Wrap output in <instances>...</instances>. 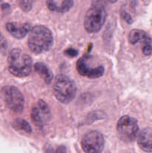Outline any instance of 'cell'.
Segmentation results:
<instances>
[{
  "label": "cell",
  "mask_w": 152,
  "mask_h": 153,
  "mask_svg": "<svg viewBox=\"0 0 152 153\" xmlns=\"http://www.w3.org/2000/svg\"><path fill=\"white\" fill-rule=\"evenodd\" d=\"M53 36L50 30L44 25H36L30 31L28 46L36 54L49 51L53 46Z\"/></svg>",
  "instance_id": "cell-1"
},
{
  "label": "cell",
  "mask_w": 152,
  "mask_h": 153,
  "mask_svg": "<svg viewBox=\"0 0 152 153\" xmlns=\"http://www.w3.org/2000/svg\"><path fill=\"white\" fill-rule=\"evenodd\" d=\"M9 72L16 77L28 76L32 69V59L19 49H13L7 57Z\"/></svg>",
  "instance_id": "cell-2"
},
{
  "label": "cell",
  "mask_w": 152,
  "mask_h": 153,
  "mask_svg": "<svg viewBox=\"0 0 152 153\" xmlns=\"http://www.w3.org/2000/svg\"><path fill=\"white\" fill-rule=\"evenodd\" d=\"M106 9L102 2L93 1L84 17V28L88 33H95L101 30L106 20Z\"/></svg>",
  "instance_id": "cell-3"
},
{
  "label": "cell",
  "mask_w": 152,
  "mask_h": 153,
  "mask_svg": "<svg viewBox=\"0 0 152 153\" xmlns=\"http://www.w3.org/2000/svg\"><path fill=\"white\" fill-rule=\"evenodd\" d=\"M53 94L60 102L63 104L70 102L76 94L74 81L65 75L58 76L54 82Z\"/></svg>",
  "instance_id": "cell-4"
},
{
  "label": "cell",
  "mask_w": 152,
  "mask_h": 153,
  "mask_svg": "<svg viewBox=\"0 0 152 153\" xmlns=\"http://www.w3.org/2000/svg\"><path fill=\"white\" fill-rule=\"evenodd\" d=\"M1 100L7 108L15 113H21L23 111L25 99L21 91L15 86H4L0 92Z\"/></svg>",
  "instance_id": "cell-5"
},
{
  "label": "cell",
  "mask_w": 152,
  "mask_h": 153,
  "mask_svg": "<svg viewBox=\"0 0 152 153\" xmlns=\"http://www.w3.org/2000/svg\"><path fill=\"white\" fill-rule=\"evenodd\" d=\"M116 130L121 140L126 143L133 142L139 132L138 122L135 118L125 115L119 120Z\"/></svg>",
  "instance_id": "cell-6"
},
{
  "label": "cell",
  "mask_w": 152,
  "mask_h": 153,
  "mask_svg": "<svg viewBox=\"0 0 152 153\" xmlns=\"http://www.w3.org/2000/svg\"><path fill=\"white\" fill-rule=\"evenodd\" d=\"M81 147L85 153H101L104 148V138L101 132L90 131L81 140Z\"/></svg>",
  "instance_id": "cell-7"
},
{
  "label": "cell",
  "mask_w": 152,
  "mask_h": 153,
  "mask_svg": "<svg viewBox=\"0 0 152 153\" xmlns=\"http://www.w3.org/2000/svg\"><path fill=\"white\" fill-rule=\"evenodd\" d=\"M31 119L34 123L39 128H42L49 120L51 117V111L49 106L43 100H40L37 105L31 109Z\"/></svg>",
  "instance_id": "cell-8"
},
{
  "label": "cell",
  "mask_w": 152,
  "mask_h": 153,
  "mask_svg": "<svg viewBox=\"0 0 152 153\" xmlns=\"http://www.w3.org/2000/svg\"><path fill=\"white\" fill-rule=\"evenodd\" d=\"M88 60H89V56L82 57L77 60L76 63V69L79 74L89 79H97L103 76L104 73V67L102 65L91 67L88 62Z\"/></svg>",
  "instance_id": "cell-9"
},
{
  "label": "cell",
  "mask_w": 152,
  "mask_h": 153,
  "mask_svg": "<svg viewBox=\"0 0 152 153\" xmlns=\"http://www.w3.org/2000/svg\"><path fill=\"white\" fill-rule=\"evenodd\" d=\"M6 29L13 36L17 39L25 37L28 32L31 31V25L27 23H18V22H8L6 24Z\"/></svg>",
  "instance_id": "cell-10"
},
{
  "label": "cell",
  "mask_w": 152,
  "mask_h": 153,
  "mask_svg": "<svg viewBox=\"0 0 152 153\" xmlns=\"http://www.w3.org/2000/svg\"><path fill=\"white\" fill-rule=\"evenodd\" d=\"M139 146L146 152H152V128L148 127L139 133L137 140Z\"/></svg>",
  "instance_id": "cell-11"
},
{
  "label": "cell",
  "mask_w": 152,
  "mask_h": 153,
  "mask_svg": "<svg viewBox=\"0 0 152 153\" xmlns=\"http://www.w3.org/2000/svg\"><path fill=\"white\" fill-rule=\"evenodd\" d=\"M129 42L132 44H135L137 43H144L145 45H152V39L147 34V33L144 31L139 29H133L130 32L128 37Z\"/></svg>",
  "instance_id": "cell-12"
},
{
  "label": "cell",
  "mask_w": 152,
  "mask_h": 153,
  "mask_svg": "<svg viewBox=\"0 0 152 153\" xmlns=\"http://www.w3.org/2000/svg\"><path fill=\"white\" fill-rule=\"evenodd\" d=\"M46 3L48 8L52 11L63 13V12L68 11L72 7L74 1L72 0H65V1H47Z\"/></svg>",
  "instance_id": "cell-13"
},
{
  "label": "cell",
  "mask_w": 152,
  "mask_h": 153,
  "mask_svg": "<svg viewBox=\"0 0 152 153\" xmlns=\"http://www.w3.org/2000/svg\"><path fill=\"white\" fill-rule=\"evenodd\" d=\"M34 70L40 77L43 78L45 83L47 85L51 84L53 79V74L46 64L41 62L36 63L34 64Z\"/></svg>",
  "instance_id": "cell-14"
},
{
  "label": "cell",
  "mask_w": 152,
  "mask_h": 153,
  "mask_svg": "<svg viewBox=\"0 0 152 153\" xmlns=\"http://www.w3.org/2000/svg\"><path fill=\"white\" fill-rule=\"evenodd\" d=\"M12 126L16 130L23 131L25 132L28 133V134L31 133V131H32V128H31L29 123L26 120L23 119H20V118L15 120L13 122V123H12Z\"/></svg>",
  "instance_id": "cell-15"
},
{
  "label": "cell",
  "mask_w": 152,
  "mask_h": 153,
  "mask_svg": "<svg viewBox=\"0 0 152 153\" xmlns=\"http://www.w3.org/2000/svg\"><path fill=\"white\" fill-rule=\"evenodd\" d=\"M32 1H22L19 2L20 7L25 12H28L32 7Z\"/></svg>",
  "instance_id": "cell-16"
},
{
  "label": "cell",
  "mask_w": 152,
  "mask_h": 153,
  "mask_svg": "<svg viewBox=\"0 0 152 153\" xmlns=\"http://www.w3.org/2000/svg\"><path fill=\"white\" fill-rule=\"evenodd\" d=\"M7 48V43L5 38L3 37L2 34L0 33V51L3 52H5Z\"/></svg>",
  "instance_id": "cell-17"
},
{
  "label": "cell",
  "mask_w": 152,
  "mask_h": 153,
  "mask_svg": "<svg viewBox=\"0 0 152 153\" xmlns=\"http://www.w3.org/2000/svg\"><path fill=\"white\" fill-rule=\"evenodd\" d=\"M77 53H78V52L73 48H69L64 52V54L68 57H70V58H74V57L77 56Z\"/></svg>",
  "instance_id": "cell-18"
},
{
  "label": "cell",
  "mask_w": 152,
  "mask_h": 153,
  "mask_svg": "<svg viewBox=\"0 0 152 153\" xmlns=\"http://www.w3.org/2000/svg\"><path fill=\"white\" fill-rule=\"evenodd\" d=\"M142 53L146 56H148L152 54V45H145L142 47Z\"/></svg>",
  "instance_id": "cell-19"
},
{
  "label": "cell",
  "mask_w": 152,
  "mask_h": 153,
  "mask_svg": "<svg viewBox=\"0 0 152 153\" xmlns=\"http://www.w3.org/2000/svg\"><path fill=\"white\" fill-rule=\"evenodd\" d=\"M122 17L124 19H125V21H126L129 24H131L133 22H134V20H133L132 17L131 16V15L129 14V13H128L127 12H122Z\"/></svg>",
  "instance_id": "cell-20"
},
{
  "label": "cell",
  "mask_w": 152,
  "mask_h": 153,
  "mask_svg": "<svg viewBox=\"0 0 152 153\" xmlns=\"http://www.w3.org/2000/svg\"><path fill=\"white\" fill-rule=\"evenodd\" d=\"M56 153H67L66 147L64 146H60L57 149Z\"/></svg>",
  "instance_id": "cell-21"
},
{
  "label": "cell",
  "mask_w": 152,
  "mask_h": 153,
  "mask_svg": "<svg viewBox=\"0 0 152 153\" xmlns=\"http://www.w3.org/2000/svg\"><path fill=\"white\" fill-rule=\"evenodd\" d=\"M47 153H53V149H52V148H49V149H48Z\"/></svg>",
  "instance_id": "cell-22"
}]
</instances>
